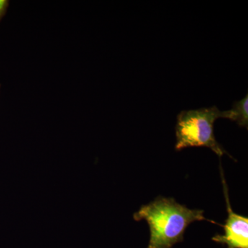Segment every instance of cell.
<instances>
[{"label": "cell", "mask_w": 248, "mask_h": 248, "mask_svg": "<svg viewBox=\"0 0 248 248\" xmlns=\"http://www.w3.org/2000/svg\"><path fill=\"white\" fill-rule=\"evenodd\" d=\"M222 182L223 192L226 198L228 218L224 226V234H216L213 237V241L223 245H226L228 248H248V218L234 213L230 203L228 187L221 165Z\"/></svg>", "instance_id": "3"}, {"label": "cell", "mask_w": 248, "mask_h": 248, "mask_svg": "<svg viewBox=\"0 0 248 248\" xmlns=\"http://www.w3.org/2000/svg\"><path fill=\"white\" fill-rule=\"evenodd\" d=\"M219 118L228 119V111L220 110L215 106L179 112L175 126V149L206 147L219 157L224 154L231 156L217 142L214 134V124Z\"/></svg>", "instance_id": "2"}, {"label": "cell", "mask_w": 248, "mask_h": 248, "mask_svg": "<svg viewBox=\"0 0 248 248\" xmlns=\"http://www.w3.org/2000/svg\"><path fill=\"white\" fill-rule=\"evenodd\" d=\"M133 218L145 220L149 226L151 237L147 248H171L182 242L186 228L195 221H208L222 226L205 218L203 210H192L174 199L163 197L142 205Z\"/></svg>", "instance_id": "1"}, {"label": "cell", "mask_w": 248, "mask_h": 248, "mask_svg": "<svg viewBox=\"0 0 248 248\" xmlns=\"http://www.w3.org/2000/svg\"><path fill=\"white\" fill-rule=\"evenodd\" d=\"M228 111V120L236 122L241 127L248 128V95L241 100L236 101L233 104L232 108Z\"/></svg>", "instance_id": "4"}, {"label": "cell", "mask_w": 248, "mask_h": 248, "mask_svg": "<svg viewBox=\"0 0 248 248\" xmlns=\"http://www.w3.org/2000/svg\"><path fill=\"white\" fill-rule=\"evenodd\" d=\"M5 3H6V1H1V0H0V14H1V11H2V9H4Z\"/></svg>", "instance_id": "5"}]
</instances>
